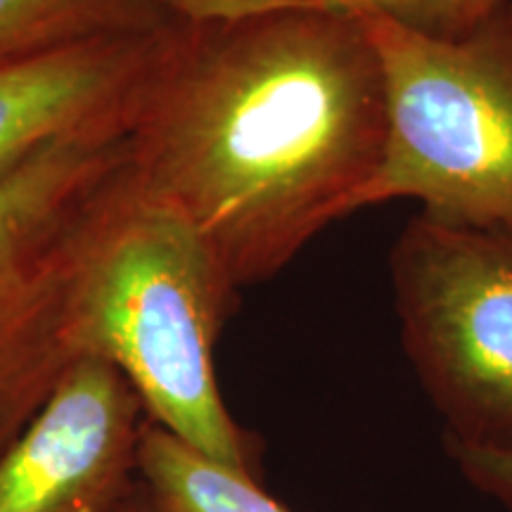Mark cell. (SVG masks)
<instances>
[{"label": "cell", "instance_id": "obj_10", "mask_svg": "<svg viewBox=\"0 0 512 512\" xmlns=\"http://www.w3.org/2000/svg\"><path fill=\"white\" fill-rule=\"evenodd\" d=\"M347 17L380 15L432 36L472 34L508 10L510 0H297Z\"/></svg>", "mask_w": 512, "mask_h": 512}, {"label": "cell", "instance_id": "obj_12", "mask_svg": "<svg viewBox=\"0 0 512 512\" xmlns=\"http://www.w3.org/2000/svg\"><path fill=\"white\" fill-rule=\"evenodd\" d=\"M114 512H155V508H152V503H150V498H147V494H145L143 484L138 482L136 491H133V494L128 496L126 501L121 503Z\"/></svg>", "mask_w": 512, "mask_h": 512}, {"label": "cell", "instance_id": "obj_4", "mask_svg": "<svg viewBox=\"0 0 512 512\" xmlns=\"http://www.w3.org/2000/svg\"><path fill=\"white\" fill-rule=\"evenodd\" d=\"M389 268L401 347L444 444L512 451V233L420 211Z\"/></svg>", "mask_w": 512, "mask_h": 512}, {"label": "cell", "instance_id": "obj_9", "mask_svg": "<svg viewBox=\"0 0 512 512\" xmlns=\"http://www.w3.org/2000/svg\"><path fill=\"white\" fill-rule=\"evenodd\" d=\"M138 479L155 512H290L261 489L259 477L204 456L147 418Z\"/></svg>", "mask_w": 512, "mask_h": 512}, {"label": "cell", "instance_id": "obj_1", "mask_svg": "<svg viewBox=\"0 0 512 512\" xmlns=\"http://www.w3.org/2000/svg\"><path fill=\"white\" fill-rule=\"evenodd\" d=\"M124 178L174 209L233 283L278 275L356 214L382 155L384 91L356 17L297 0H169Z\"/></svg>", "mask_w": 512, "mask_h": 512}, {"label": "cell", "instance_id": "obj_11", "mask_svg": "<svg viewBox=\"0 0 512 512\" xmlns=\"http://www.w3.org/2000/svg\"><path fill=\"white\" fill-rule=\"evenodd\" d=\"M448 458L458 467L472 489L494 498L512 512V451H489V448H470L444 444Z\"/></svg>", "mask_w": 512, "mask_h": 512}, {"label": "cell", "instance_id": "obj_5", "mask_svg": "<svg viewBox=\"0 0 512 512\" xmlns=\"http://www.w3.org/2000/svg\"><path fill=\"white\" fill-rule=\"evenodd\" d=\"M124 136L50 145L0 181V458L76 361L69 299L88 216Z\"/></svg>", "mask_w": 512, "mask_h": 512}, {"label": "cell", "instance_id": "obj_2", "mask_svg": "<svg viewBox=\"0 0 512 512\" xmlns=\"http://www.w3.org/2000/svg\"><path fill=\"white\" fill-rule=\"evenodd\" d=\"M121 166L83 228L69 299L74 354L117 368L147 420L256 477L259 444L230 415L214 368L240 287L200 233L133 190Z\"/></svg>", "mask_w": 512, "mask_h": 512}, {"label": "cell", "instance_id": "obj_8", "mask_svg": "<svg viewBox=\"0 0 512 512\" xmlns=\"http://www.w3.org/2000/svg\"><path fill=\"white\" fill-rule=\"evenodd\" d=\"M169 0H0V69L110 36L150 34Z\"/></svg>", "mask_w": 512, "mask_h": 512}, {"label": "cell", "instance_id": "obj_6", "mask_svg": "<svg viewBox=\"0 0 512 512\" xmlns=\"http://www.w3.org/2000/svg\"><path fill=\"white\" fill-rule=\"evenodd\" d=\"M145 418L117 368L76 358L0 458V512H114L140 482Z\"/></svg>", "mask_w": 512, "mask_h": 512}, {"label": "cell", "instance_id": "obj_7", "mask_svg": "<svg viewBox=\"0 0 512 512\" xmlns=\"http://www.w3.org/2000/svg\"><path fill=\"white\" fill-rule=\"evenodd\" d=\"M157 29L0 69V181L50 145L124 136Z\"/></svg>", "mask_w": 512, "mask_h": 512}, {"label": "cell", "instance_id": "obj_13", "mask_svg": "<svg viewBox=\"0 0 512 512\" xmlns=\"http://www.w3.org/2000/svg\"><path fill=\"white\" fill-rule=\"evenodd\" d=\"M508 17L512 19V0H510V5H508Z\"/></svg>", "mask_w": 512, "mask_h": 512}, {"label": "cell", "instance_id": "obj_3", "mask_svg": "<svg viewBox=\"0 0 512 512\" xmlns=\"http://www.w3.org/2000/svg\"><path fill=\"white\" fill-rule=\"evenodd\" d=\"M384 91L382 155L356 211L415 200L425 214L512 233V19L432 36L356 17Z\"/></svg>", "mask_w": 512, "mask_h": 512}]
</instances>
